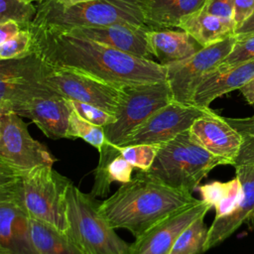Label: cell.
I'll use <instances>...</instances> for the list:
<instances>
[{"mask_svg":"<svg viewBox=\"0 0 254 254\" xmlns=\"http://www.w3.org/2000/svg\"><path fill=\"white\" fill-rule=\"evenodd\" d=\"M234 168L242 186V198L229 214L214 218L208 228L204 252L223 242L243 223L254 228V163Z\"/></svg>","mask_w":254,"mask_h":254,"instance_id":"15","label":"cell"},{"mask_svg":"<svg viewBox=\"0 0 254 254\" xmlns=\"http://www.w3.org/2000/svg\"><path fill=\"white\" fill-rule=\"evenodd\" d=\"M189 133L191 139L206 151L233 165L242 144V137L225 117L212 110L198 117L189 129Z\"/></svg>","mask_w":254,"mask_h":254,"instance_id":"16","label":"cell"},{"mask_svg":"<svg viewBox=\"0 0 254 254\" xmlns=\"http://www.w3.org/2000/svg\"><path fill=\"white\" fill-rule=\"evenodd\" d=\"M173 101L167 80L123 87V97L116 120L103 127L105 143L99 153L97 168H103L119 155L118 148L156 111Z\"/></svg>","mask_w":254,"mask_h":254,"instance_id":"6","label":"cell"},{"mask_svg":"<svg viewBox=\"0 0 254 254\" xmlns=\"http://www.w3.org/2000/svg\"><path fill=\"white\" fill-rule=\"evenodd\" d=\"M22 30L21 26L12 20L0 23V45L15 37Z\"/></svg>","mask_w":254,"mask_h":254,"instance_id":"35","label":"cell"},{"mask_svg":"<svg viewBox=\"0 0 254 254\" xmlns=\"http://www.w3.org/2000/svg\"><path fill=\"white\" fill-rule=\"evenodd\" d=\"M32 32L22 29L15 37L0 45V60L19 59L28 56L32 51Z\"/></svg>","mask_w":254,"mask_h":254,"instance_id":"30","label":"cell"},{"mask_svg":"<svg viewBox=\"0 0 254 254\" xmlns=\"http://www.w3.org/2000/svg\"><path fill=\"white\" fill-rule=\"evenodd\" d=\"M212 111L193 104L172 101L150 116L120 147L136 144L163 145L189 131L200 116Z\"/></svg>","mask_w":254,"mask_h":254,"instance_id":"12","label":"cell"},{"mask_svg":"<svg viewBox=\"0 0 254 254\" xmlns=\"http://www.w3.org/2000/svg\"><path fill=\"white\" fill-rule=\"evenodd\" d=\"M46 63L34 52L26 57L0 60V113L14 112L34 97L54 92L43 82Z\"/></svg>","mask_w":254,"mask_h":254,"instance_id":"9","label":"cell"},{"mask_svg":"<svg viewBox=\"0 0 254 254\" xmlns=\"http://www.w3.org/2000/svg\"><path fill=\"white\" fill-rule=\"evenodd\" d=\"M71 184L53 166L39 167L22 176L0 172V200L15 202L27 211L30 218L66 232V194Z\"/></svg>","mask_w":254,"mask_h":254,"instance_id":"3","label":"cell"},{"mask_svg":"<svg viewBox=\"0 0 254 254\" xmlns=\"http://www.w3.org/2000/svg\"><path fill=\"white\" fill-rule=\"evenodd\" d=\"M22 1H23V2H26V3H32V2H35V1L40 3V2H42V1H44V0H22Z\"/></svg>","mask_w":254,"mask_h":254,"instance_id":"39","label":"cell"},{"mask_svg":"<svg viewBox=\"0 0 254 254\" xmlns=\"http://www.w3.org/2000/svg\"><path fill=\"white\" fill-rule=\"evenodd\" d=\"M38 9L32 3L22 0H0V23L12 20L22 29H27L33 23Z\"/></svg>","mask_w":254,"mask_h":254,"instance_id":"28","label":"cell"},{"mask_svg":"<svg viewBox=\"0 0 254 254\" xmlns=\"http://www.w3.org/2000/svg\"><path fill=\"white\" fill-rule=\"evenodd\" d=\"M74 111L86 121L93 123L100 127H105L108 124L113 123L116 120V116L112 113H109L99 107H96L91 104L82 103L78 101L69 100Z\"/></svg>","mask_w":254,"mask_h":254,"instance_id":"32","label":"cell"},{"mask_svg":"<svg viewBox=\"0 0 254 254\" xmlns=\"http://www.w3.org/2000/svg\"><path fill=\"white\" fill-rule=\"evenodd\" d=\"M55 158L35 140L15 112L0 113V172L22 176L39 167L53 166Z\"/></svg>","mask_w":254,"mask_h":254,"instance_id":"8","label":"cell"},{"mask_svg":"<svg viewBox=\"0 0 254 254\" xmlns=\"http://www.w3.org/2000/svg\"><path fill=\"white\" fill-rule=\"evenodd\" d=\"M30 220L19 204L0 200V254H39L33 242Z\"/></svg>","mask_w":254,"mask_h":254,"instance_id":"18","label":"cell"},{"mask_svg":"<svg viewBox=\"0 0 254 254\" xmlns=\"http://www.w3.org/2000/svg\"><path fill=\"white\" fill-rule=\"evenodd\" d=\"M236 38V37H235ZM254 60V34L236 38V42L229 55L219 65H234Z\"/></svg>","mask_w":254,"mask_h":254,"instance_id":"31","label":"cell"},{"mask_svg":"<svg viewBox=\"0 0 254 254\" xmlns=\"http://www.w3.org/2000/svg\"><path fill=\"white\" fill-rule=\"evenodd\" d=\"M146 0H94L64 7L55 0H44L32 24L61 31L74 27L131 24L145 26Z\"/></svg>","mask_w":254,"mask_h":254,"instance_id":"4","label":"cell"},{"mask_svg":"<svg viewBox=\"0 0 254 254\" xmlns=\"http://www.w3.org/2000/svg\"><path fill=\"white\" fill-rule=\"evenodd\" d=\"M254 34V12L252 15L244 21L240 26H238L234 31V36L236 38H242Z\"/></svg>","mask_w":254,"mask_h":254,"instance_id":"36","label":"cell"},{"mask_svg":"<svg viewBox=\"0 0 254 254\" xmlns=\"http://www.w3.org/2000/svg\"><path fill=\"white\" fill-rule=\"evenodd\" d=\"M29 29L32 51L52 66L74 69L120 88L167 80L166 67L153 60L43 25L31 24Z\"/></svg>","mask_w":254,"mask_h":254,"instance_id":"1","label":"cell"},{"mask_svg":"<svg viewBox=\"0 0 254 254\" xmlns=\"http://www.w3.org/2000/svg\"><path fill=\"white\" fill-rule=\"evenodd\" d=\"M68 230L83 254H131V244L121 239L99 210L100 201L71 184L67 194Z\"/></svg>","mask_w":254,"mask_h":254,"instance_id":"7","label":"cell"},{"mask_svg":"<svg viewBox=\"0 0 254 254\" xmlns=\"http://www.w3.org/2000/svg\"><path fill=\"white\" fill-rule=\"evenodd\" d=\"M43 82L67 100L91 104L114 115L123 97V88L86 73L70 68L55 67L47 63Z\"/></svg>","mask_w":254,"mask_h":254,"instance_id":"10","label":"cell"},{"mask_svg":"<svg viewBox=\"0 0 254 254\" xmlns=\"http://www.w3.org/2000/svg\"><path fill=\"white\" fill-rule=\"evenodd\" d=\"M74 138H80L84 140L99 152L105 143V132L103 127L86 121L80 117L72 108L68 120L66 139Z\"/></svg>","mask_w":254,"mask_h":254,"instance_id":"26","label":"cell"},{"mask_svg":"<svg viewBox=\"0 0 254 254\" xmlns=\"http://www.w3.org/2000/svg\"><path fill=\"white\" fill-rule=\"evenodd\" d=\"M150 31L151 29L147 25L115 24L108 26L74 27L64 32L76 37L95 41L135 57L153 60L154 55L149 41Z\"/></svg>","mask_w":254,"mask_h":254,"instance_id":"14","label":"cell"},{"mask_svg":"<svg viewBox=\"0 0 254 254\" xmlns=\"http://www.w3.org/2000/svg\"><path fill=\"white\" fill-rule=\"evenodd\" d=\"M221 165L230 163L206 151L186 131L160 147L153 165L146 172L173 189L192 193L200 181Z\"/></svg>","mask_w":254,"mask_h":254,"instance_id":"5","label":"cell"},{"mask_svg":"<svg viewBox=\"0 0 254 254\" xmlns=\"http://www.w3.org/2000/svg\"><path fill=\"white\" fill-rule=\"evenodd\" d=\"M160 144H136L119 147V154L139 171H148L160 150Z\"/></svg>","mask_w":254,"mask_h":254,"instance_id":"29","label":"cell"},{"mask_svg":"<svg viewBox=\"0 0 254 254\" xmlns=\"http://www.w3.org/2000/svg\"><path fill=\"white\" fill-rule=\"evenodd\" d=\"M241 94L249 104H254V77L249 80L240 89Z\"/></svg>","mask_w":254,"mask_h":254,"instance_id":"37","label":"cell"},{"mask_svg":"<svg viewBox=\"0 0 254 254\" xmlns=\"http://www.w3.org/2000/svg\"><path fill=\"white\" fill-rule=\"evenodd\" d=\"M71 110L69 100L54 91L32 98L14 112L32 120L50 139L58 140L66 138Z\"/></svg>","mask_w":254,"mask_h":254,"instance_id":"17","label":"cell"},{"mask_svg":"<svg viewBox=\"0 0 254 254\" xmlns=\"http://www.w3.org/2000/svg\"><path fill=\"white\" fill-rule=\"evenodd\" d=\"M55 1L64 7H70V6L79 4V3L90 2V1H94V0H55Z\"/></svg>","mask_w":254,"mask_h":254,"instance_id":"38","label":"cell"},{"mask_svg":"<svg viewBox=\"0 0 254 254\" xmlns=\"http://www.w3.org/2000/svg\"><path fill=\"white\" fill-rule=\"evenodd\" d=\"M254 12V0H234L232 21L235 29L246 21Z\"/></svg>","mask_w":254,"mask_h":254,"instance_id":"34","label":"cell"},{"mask_svg":"<svg viewBox=\"0 0 254 254\" xmlns=\"http://www.w3.org/2000/svg\"><path fill=\"white\" fill-rule=\"evenodd\" d=\"M31 232L39 254H83L67 232L31 218Z\"/></svg>","mask_w":254,"mask_h":254,"instance_id":"23","label":"cell"},{"mask_svg":"<svg viewBox=\"0 0 254 254\" xmlns=\"http://www.w3.org/2000/svg\"><path fill=\"white\" fill-rule=\"evenodd\" d=\"M204 216L196 218L177 238L168 254H201L208 229L204 225Z\"/></svg>","mask_w":254,"mask_h":254,"instance_id":"25","label":"cell"},{"mask_svg":"<svg viewBox=\"0 0 254 254\" xmlns=\"http://www.w3.org/2000/svg\"><path fill=\"white\" fill-rule=\"evenodd\" d=\"M234 0H206V3L202 11L224 18L232 20Z\"/></svg>","mask_w":254,"mask_h":254,"instance_id":"33","label":"cell"},{"mask_svg":"<svg viewBox=\"0 0 254 254\" xmlns=\"http://www.w3.org/2000/svg\"><path fill=\"white\" fill-rule=\"evenodd\" d=\"M254 77V60L234 65H218L208 73L196 88L192 104L208 108L217 97L240 89Z\"/></svg>","mask_w":254,"mask_h":254,"instance_id":"19","label":"cell"},{"mask_svg":"<svg viewBox=\"0 0 254 254\" xmlns=\"http://www.w3.org/2000/svg\"><path fill=\"white\" fill-rule=\"evenodd\" d=\"M198 200L191 193L138 171L130 182L100 202L99 210L111 227L127 229L136 239L172 213Z\"/></svg>","mask_w":254,"mask_h":254,"instance_id":"2","label":"cell"},{"mask_svg":"<svg viewBox=\"0 0 254 254\" xmlns=\"http://www.w3.org/2000/svg\"><path fill=\"white\" fill-rule=\"evenodd\" d=\"M149 41L154 57L164 66L187 60L203 48L184 30H151Z\"/></svg>","mask_w":254,"mask_h":254,"instance_id":"20","label":"cell"},{"mask_svg":"<svg viewBox=\"0 0 254 254\" xmlns=\"http://www.w3.org/2000/svg\"><path fill=\"white\" fill-rule=\"evenodd\" d=\"M236 42L230 36L220 42L203 47L190 58L166 65L167 81L172 91L173 100L192 104L193 94L204 79L229 55Z\"/></svg>","mask_w":254,"mask_h":254,"instance_id":"11","label":"cell"},{"mask_svg":"<svg viewBox=\"0 0 254 254\" xmlns=\"http://www.w3.org/2000/svg\"><path fill=\"white\" fill-rule=\"evenodd\" d=\"M227 122L233 126L242 137V144L236 156L233 167L254 163V115L245 118H228Z\"/></svg>","mask_w":254,"mask_h":254,"instance_id":"27","label":"cell"},{"mask_svg":"<svg viewBox=\"0 0 254 254\" xmlns=\"http://www.w3.org/2000/svg\"><path fill=\"white\" fill-rule=\"evenodd\" d=\"M201 199L215 208V217L229 214L242 198V186L238 177L222 183L218 181L198 187Z\"/></svg>","mask_w":254,"mask_h":254,"instance_id":"24","label":"cell"},{"mask_svg":"<svg viewBox=\"0 0 254 254\" xmlns=\"http://www.w3.org/2000/svg\"><path fill=\"white\" fill-rule=\"evenodd\" d=\"M212 206L197 202L172 213L131 244V254H168L180 234L196 218L205 216Z\"/></svg>","mask_w":254,"mask_h":254,"instance_id":"13","label":"cell"},{"mask_svg":"<svg viewBox=\"0 0 254 254\" xmlns=\"http://www.w3.org/2000/svg\"><path fill=\"white\" fill-rule=\"evenodd\" d=\"M205 3L206 0H146V25L151 30L180 28Z\"/></svg>","mask_w":254,"mask_h":254,"instance_id":"21","label":"cell"},{"mask_svg":"<svg viewBox=\"0 0 254 254\" xmlns=\"http://www.w3.org/2000/svg\"><path fill=\"white\" fill-rule=\"evenodd\" d=\"M179 29L188 32L201 47H207L234 36L235 25L232 20L201 10L184 21Z\"/></svg>","mask_w":254,"mask_h":254,"instance_id":"22","label":"cell"}]
</instances>
